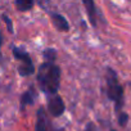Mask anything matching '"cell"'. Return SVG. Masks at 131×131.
<instances>
[{
    "mask_svg": "<svg viewBox=\"0 0 131 131\" xmlns=\"http://www.w3.org/2000/svg\"><path fill=\"white\" fill-rule=\"evenodd\" d=\"M85 131H95V126L93 125V122H89V123L86 125V128H85Z\"/></svg>",
    "mask_w": 131,
    "mask_h": 131,
    "instance_id": "4fadbf2b",
    "label": "cell"
},
{
    "mask_svg": "<svg viewBox=\"0 0 131 131\" xmlns=\"http://www.w3.org/2000/svg\"><path fill=\"white\" fill-rule=\"evenodd\" d=\"M82 3L86 8V13H88V17H89V21L90 23L95 27L96 26V8H95V3L94 0H82Z\"/></svg>",
    "mask_w": 131,
    "mask_h": 131,
    "instance_id": "ba28073f",
    "label": "cell"
},
{
    "mask_svg": "<svg viewBox=\"0 0 131 131\" xmlns=\"http://www.w3.org/2000/svg\"><path fill=\"white\" fill-rule=\"evenodd\" d=\"M105 82H107V96L109 100L114 102V108L119 113L123 107V88L118 81L117 73L112 68H107L105 72Z\"/></svg>",
    "mask_w": 131,
    "mask_h": 131,
    "instance_id": "7a4b0ae2",
    "label": "cell"
},
{
    "mask_svg": "<svg viewBox=\"0 0 131 131\" xmlns=\"http://www.w3.org/2000/svg\"><path fill=\"white\" fill-rule=\"evenodd\" d=\"M16 7L21 12L31 10L34 7V0H16Z\"/></svg>",
    "mask_w": 131,
    "mask_h": 131,
    "instance_id": "9c48e42d",
    "label": "cell"
},
{
    "mask_svg": "<svg viewBox=\"0 0 131 131\" xmlns=\"http://www.w3.org/2000/svg\"><path fill=\"white\" fill-rule=\"evenodd\" d=\"M48 111H49V113H50L53 117H60V116L64 113V111H66V105H64L63 99H62L58 94L49 95V100H48Z\"/></svg>",
    "mask_w": 131,
    "mask_h": 131,
    "instance_id": "277c9868",
    "label": "cell"
},
{
    "mask_svg": "<svg viewBox=\"0 0 131 131\" xmlns=\"http://www.w3.org/2000/svg\"><path fill=\"white\" fill-rule=\"evenodd\" d=\"M44 58L46 62H54L57 59V50L54 48H48L44 50Z\"/></svg>",
    "mask_w": 131,
    "mask_h": 131,
    "instance_id": "30bf717a",
    "label": "cell"
},
{
    "mask_svg": "<svg viewBox=\"0 0 131 131\" xmlns=\"http://www.w3.org/2000/svg\"><path fill=\"white\" fill-rule=\"evenodd\" d=\"M112 131H116V130H112Z\"/></svg>",
    "mask_w": 131,
    "mask_h": 131,
    "instance_id": "9a60e30c",
    "label": "cell"
},
{
    "mask_svg": "<svg viewBox=\"0 0 131 131\" xmlns=\"http://www.w3.org/2000/svg\"><path fill=\"white\" fill-rule=\"evenodd\" d=\"M60 68L54 64V62L42 63L37 71V81L40 89L48 95L58 94L60 86Z\"/></svg>",
    "mask_w": 131,
    "mask_h": 131,
    "instance_id": "6da1fadb",
    "label": "cell"
},
{
    "mask_svg": "<svg viewBox=\"0 0 131 131\" xmlns=\"http://www.w3.org/2000/svg\"><path fill=\"white\" fill-rule=\"evenodd\" d=\"M59 131H63V130H59Z\"/></svg>",
    "mask_w": 131,
    "mask_h": 131,
    "instance_id": "5bb4252c",
    "label": "cell"
},
{
    "mask_svg": "<svg viewBox=\"0 0 131 131\" xmlns=\"http://www.w3.org/2000/svg\"><path fill=\"white\" fill-rule=\"evenodd\" d=\"M127 119H128V116H127L125 112H119V113H118V123H119L121 126H126Z\"/></svg>",
    "mask_w": 131,
    "mask_h": 131,
    "instance_id": "8fae6325",
    "label": "cell"
},
{
    "mask_svg": "<svg viewBox=\"0 0 131 131\" xmlns=\"http://www.w3.org/2000/svg\"><path fill=\"white\" fill-rule=\"evenodd\" d=\"M50 18H51V22H53L54 27H55L58 31H63V32L70 31V23H68V21L66 19L62 14L50 13Z\"/></svg>",
    "mask_w": 131,
    "mask_h": 131,
    "instance_id": "5b68a950",
    "label": "cell"
},
{
    "mask_svg": "<svg viewBox=\"0 0 131 131\" xmlns=\"http://www.w3.org/2000/svg\"><path fill=\"white\" fill-rule=\"evenodd\" d=\"M3 21L5 22V25H7V27H8V31H9V32H13V23H12V21L8 18L7 14H3Z\"/></svg>",
    "mask_w": 131,
    "mask_h": 131,
    "instance_id": "7c38bea8",
    "label": "cell"
},
{
    "mask_svg": "<svg viewBox=\"0 0 131 131\" xmlns=\"http://www.w3.org/2000/svg\"><path fill=\"white\" fill-rule=\"evenodd\" d=\"M35 99H36V91H35V89L31 86L27 91H25V93L21 95V103H19L21 109H22V111H25V109H26V107H27V105H30V104H32Z\"/></svg>",
    "mask_w": 131,
    "mask_h": 131,
    "instance_id": "52a82bcc",
    "label": "cell"
},
{
    "mask_svg": "<svg viewBox=\"0 0 131 131\" xmlns=\"http://www.w3.org/2000/svg\"><path fill=\"white\" fill-rule=\"evenodd\" d=\"M50 123L48 119V116L45 113L44 108H40L37 111V116H36V128L35 131H49Z\"/></svg>",
    "mask_w": 131,
    "mask_h": 131,
    "instance_id": "8992f818",
    "label": "cell"
},
{
    "mask_svg": "<svg viewBox=\"0 0 131 131\" xmlns=\"http://www.w3.org/2000/svg\"><path fill=\"white\" fill-rule=\"evenodd\" d=\"M12 53L14 55V58L21 62V66L18 67V73L23 77H27L30 75H32L35 72V67H34V63H32V59L30 57V54L22 49V48H18L16 45L12 46Z\"/></svg>",
    "mask_w": 131,
    "mask_h": 131,
    "instance_id": "3957f363",
    "label": "cell"
}]
</instances>
